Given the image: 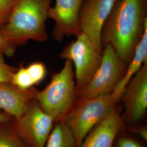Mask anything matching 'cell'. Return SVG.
Here are the masks:
<instances>
[{"instance_id":"obj_1","label":"cell","mask_w":147,"mask_h":147,"mask_svg":"<svg viewBox=\"0 0 147 147\" xmlns=\"http://www.w3.org/2000/svg\"><path fill=\"white\" fill-rule=\"evenodd\" d=\"M147 4V0H116L102 28V47L110 45L127 65L143 33Z\"/></svg>"},{"instance_id":"obj_2","label":"cell","mask_w":147,"mask_h":147,"mask_svg":"<svg viewBox=\"0 0 147 147\" xmlns=\"http://www.w3.org/2000/svg\"><path fill=\"white\" fill-rule=\"evenodd\" d=\"M52 0H18L8 22L0 34L16 47L29 40L44 42L48 38L46 21Z\"/></svg>"},{"instance_id":"obj_3","label":"cell","mask_w":147,"mask_h":147,"mask_svg":"<svg viewBox=\"0 0 147 147\" xmlns=\"http://www.w3.org/2000/svg\"><path fill=\"white\" fill-rule=\"evenodd\" d=\"M73 64L65 59L63 68L52 76L50 83L37 92L36 100L55 122L63 121L77 99Z\"/></svg>"},{"instance_id":"obj_4","label":"cell","mask_w":147,"mask_h":147,"mask_svg":"<svg viewBox=\"0 0 147 147\" xmlns=\"http://www.w3.org/2000/svg\"><path fill=\"white\" fill-rule=\"evenodd\" d=\"M121 101L113 93L92 98H77L63 121L79 147L89 132L108 116Z\"/></svg>"},{"instance_id":"obj_5","label":"cell","mask_w":147,"mask_h":147,"mask_svg":"<svg viewBox=\"0 0 147 147\" xmlns=\"http://www.w3.org/2000/svg\"><path fill=\"white\" fill-rule=\"evenodd\" d=\"M127 65L110 45L103 47L100 65L89 82L76 91L77 98H92L113 92L123 78Z\"/></svg>"},{"instance_id":"obj_6","label":"cell","mask_w":147,"mask_h":147,"mask_svg":"<svg viewBox=\"0 0 147 147\" xmlns=\"http://www.w3.org/2000/svg\"><path fill=\"white\" fill-rule=\"evenodd\" d=\"M102 53L84 33H80L59 54L63 59L71 61L75 67L76 91L87 84L100 65Z\"/></svg>"},{"instance_id":"obj_7","label":"cell","mask_w":147,"mask_h":147,"mask_svg":"<svg viewBox=\"0 0 147 147\" xmlns=\"http://www.w3.org/2000/svg\"><path fill=\"white\" fill-rule=\"evenodd\" d=\"M13 122L18 136L28 147H44L55 123L36 99Z\"/></svg>"},{"instance_id":"obj_8","label":"cell","mask_w":147,"mask_h":147,"mask_svg":"<svg viewBox=\"0 0 147 147\" xmlns=\"http://www.w3.org/2000/svg\"><path fill=\"white\" fill-rule=\"evenodd\" d=\"M125 125L140 124L147 110V62L126 84L121 96Z\"/></svg>"},{"instance_id":"obj_9","label":"cell","mask_w":147,"mask_h":147,"mask_svg":"<svg viewBox=\"0 0 147 147\" xmlns=\"http://www.w3.org/2000/svg\"><path fill=\"white\" fill-rule=\"evenodd\" d=\"M116 0H84L79 11L80 31L89 38L96 49L102 52L101 32Z\"/></svg>"},{"instance_id":"obj_10","label":"cell","mask_w":147,"mask_h":147,"mask_svg":"<svg viewBox=\"0 0 147 147\" xmlns=\"http://www.w3.org/2000/svg\"><path fill=\"white\" fill-rule=\"evenodd\" d=\"M84 0H56L51 7L49 18L55 22L52 34L56 40L61 42L65 36H77L81 33L78 24L79 11Z\"/></svg>"},{"instance_id":"obj_11","label":"cell","mask_w":147,"mask_h":147,"mask_svg":"<svg viewBox=\"0 0 147 147\" xmlns=\"http://www.w3.org/2000/svg\"><path fill=\"white\" fill-rule=\"evenodd\" d=\"M125 127L118 103L103 121L89 132L79 147H113L116 137Z\"/></svg>"},{"instance_id":"obj_12","label":"cell","mask_w":147,"mask_h":147,"mask_svg":"<svg viewBox=\"0 0 147 147\" xmlns=\"http://www.w3.org/2000/svg\"><path fill=\"white\" fill-rule=\"evenodd\" d=\"M38 89L33 87L21 89L8 82L0 83V109L14 118H18L26 110L36 96Z\"/></svg>"},{"instance_id":"obj_13","label":"cell","mask_w":147,"mask_h":147,"mask_svg":"<svg viewBox=\"0 0 147 147\" xmlns=\"http://www.w3.org/2000/svg\"><path fill=\"white\" fill-rule=\"evenodd\" d=\"M146 62H147V21L145 23L142 38L137 45L131 60L127 64L125 74L113 93L121 97L126 84L140 70L143 64Z\"/></svg>"},{"instance_id":"obj_14","label":"cell","mask_w":147,"mask_h":147,"mask_svg":"<svg viewBox=\"0 0 147 147\" xmlns=\"http://www.w3.org/2000/svg\"><path fill=\"white\" fill-rule=\"evenodd\" d=\"M44 147H76L73 135L64 121L55 123Z\"/></svg>"},{"instance_id":"obj_15","label":"cell","mask_w":147,"mask_h":147,"mask_svg":"<svg viewBox=\"0 0 147 147\" xmlns=\"http://www.w3.org/2000/svg\"><path fill=\"white\" fill-rule=\"evenodd\" d=\"M13 119L0 123V147H28L16 134Z\"/></svg>"},{"instance_id":"obj_16","label":"cell","mask_w":147,"mask_h":147,"mask_svg":"<svg viewBox=\"0 0 147 147\" xmlns=\"http://www.w3.org/2000/svg\"><path fill=\"white\" fill-rule=\"evenodd\" d=\"M11 84L21 89H29L34 86L26 67L23 65H21L20 68L17 69L14 74Z\"/></svg>"},{"instance_id":"obj_17","label":"cell","mask_w":147,"mask_h":147,"mask_svg":"<svg viewBox=\"0 0 147 147\" xmlns=\"http://www.w3.org/2000/svg\"><path fill=\"white\" fill-rule=\"evenodd\" d=\"M5 50L0 48V83H11L12 77L17 69L6 63Z\"/></svg>"},{"instance_id":"obj_18","label":"cell","mask_w":147,"mask_h":147,"mask_svg":"<svg viewBox=\"0 0 147 147\" xmlns=\"http://www.w3.org/2000/svg\"><path fill=\"white\" fill-rule=\"evenodd\" d=\"M26 68L34 86L40 84L45 78L47 68L42 62L31 63Z\"/></svg>"},{"instance_id":"obj_19","label":"cell","mask_w":147,"mask_h":147,"mask_svg":"<svg viewBox=\"0 0 147 147\" xmlns=\"http://www.w3.org/2000/svg\"><path fill=\"white\" fill-rule=\"evenodd\" d=\"M18 0H0V28L9 21Z\"/></svg>"},{"instance_id":"obj_20","label":"cell","mask_w":147,"mask_h":147,"mask_svg":"<svg viewBox=\"0 0 147 147\" xmlns=\"http://www.w3.org/2000/svg\"><path fill=\"white\" fill-rule=\"evenodd\" d=\"M113 147H144V146L132 136L125 133L123 130L117 135Z\"/></svg>"},{"instance_id":"obj_21","label":"cell","mask_w":147,"mask_h":147,"mask_svg":"<svg viewBox=\"0 0 147 147\" xmlns=\"http://www.w3.org/2000/svg\"><path fill=\"white\" fill-rule=\"evenodd\" d=\"M0 48L5 50V55L10 56L13 55L16 47L8 39L0 34Z\"/></svg>"},{"instance_id":"obj_22","label":"cell","mask_w":147,"mask_h":147,"mask_svg":"<svg viewBox=\"0 0 147 147\" xmlns=\"http://www.w3.org/2000/svg\"><path fill=\"white\" fill-rule=\"evenodd\" d=\"M128 129L140 137L144 142H147V126L146 125H135L128 126Z\"/></svg>"},{"instance_id":"obj_23","label":"cell","mask_w":147,"mask_h":147,"mask_svg":"<svg viewBox=\"0 0 147 147\" xmlns=\"http://www.w3.org/2000/svg\"><path fill=\"white\" fill-rule=\"evenodd\" d=\"M14 117L9 115V114L5 113L3 111H0V123L5 121H9L13 119Z\"/></svg>"}]
</instances>
